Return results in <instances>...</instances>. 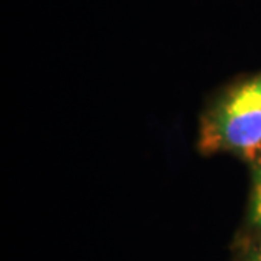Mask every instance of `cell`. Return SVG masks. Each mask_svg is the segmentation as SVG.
<instances>
[{
  "instance_id": "7a4b0ae2",
  "label": "cell",
  "mask_w": 261,
  "mask_h": 261,
  "mask_svg": "<svg viewBox=\"0 0 261 261\" xmlns=\"http://www.w3.org/2000/svg\"><path fill=\"white\" fill-rule=\"evenodd\" d=\"M251 218L254 224L261 228V167L254 174L251 196Z\"/></svg>"
},
{
  "instance_id": "3957f363",
  "label": "cell",
  "mask_w": 261,
  "mask_h": 261,
  "mask_svg": "<svg viewBox=\"0 0 261 261\" xmlns=\"http://www.w3.org/2000/svg\"><path fill=\"white\" fill-rule=\"evenodd\" d=\"M247 261H261V251L252 254L251 257H250V258H248Z\"/></svg>"
},
{
  "instance_id": "6da1fadb",
  "label": "cell",
  "mask_w": 261,
  "mask_h": 261,
  "mask_svg": "<svg viewBox=\"0 0 261 261\" xmlns=\"http://www.w3.org/2000/svg\"><path fill=\"white\" fill-rule=\"evenodd\" d=\"M202 145L245 155L261 148V74L233 89L216 106L205 122Z\"/></svg>"
}]
</instances>
